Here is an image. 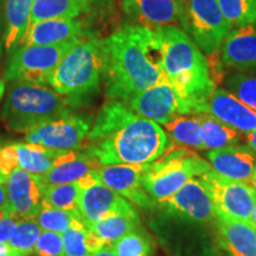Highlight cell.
Returning <instances> with one entry per match:
<instances>
[{
	"mask_svg": "<svg viewBox=\"0 0 256 256\" xmlns=\"http://www.w3.org/2000/svg\"><path fill=\"white\" fill-rule=\"evenodd\" d=\"M5 212H6V210H0V218L5 215Z\"/></svg>",
	"mask_w": 256,
	"mask_h": 256,
	"instance_id": "obj_46",
	"label": "cell"
},
{
	"mask_svg": "<svg viewBox=\"0 0 256 256\" xmlns=\"http://www.w3.org/2000/svg\"><path fill=\"white\" fill-rule=\"evenodd\" d=\"M101 166L98 159L86 151L64 152L56 159L54 168L46 174L40 176V178L44 186L78 183L82 179L94 174Z\"/></svg>",
	"mask_w": 256,
	"mask_h": 256,
	"instance_id": "obj_21",
	"label": "cell"
},
{
	"mask_svg": "<svg viewBox=\"0 0 256 256\" xmlns=\"http://www.w3.org/2000/svg\"><path fill=\"white\" fill-rule=\"evenodd\" d=\"M8 208L6 211L20 220L34 218L43 203L44 184L40 176L28 174L20 168H16L6 180Z\"/></svg>",
	"mask_w": 256,
	"mask_h": 256,
	"instance_id": "obj_15",
	"label": "cell"
},
{
	"mask_svg": "<svg viewBox=\"0 0 256 256\" xmlns=\"http://www.w3.org/2000/svg\"><path fill=\"white\" fill-rule=\"evenodd\" d=\"M42 228L34 218L18 220L17 226L8 244L20 256H30L40 238Z\"/></svg>",
	"mask_w": 256,
	"mask_h": 256,
	"instance_id": "obj_34",
	"label": "cell"
},
{
	"mask_svg": "<svg viewBox=\"0 0 256 256\" xmlns=\"http://www.w3.org/2000/svg\"><path fill=\"white\" fill-rule=\"evenodd\" d=\"M0 55H2V44H0Z\"/></svg>",
	"mask_w": 256,
	"mask_h": 256,
	"instance_id": "obj_48",
	"label": "cell"
},
{
	"mask_svg": "<svg viewBox=\"0 0 256 256\" xmlns=\"http://www.w3.org/2000/svg\"><path fill=\"white\" fill-rule=\"evenodd\" d=\"M80 42L55 46H19L10 52L4 78L10 82H30L46 86L54 70Z\"/></svg>",
	"mask_w": 256,
	"mask_h": 256,
	"instance_id": "obj_7",
	"label": "cell"
},
{
	"mask_svg": "<svg viewBox=\"0 0 256 256\" xmlns=\"http://www.w3.org/2000/svg\"><path fill=\"white\" fill-rule=\"evenodd\" d=\"M34 254V256H64L62 234L42 230Z\"/></svg>",
	"mask_w": 256,
	"mask_h": 256,
	"instance_id": "obj_36",
	"label": "cell"
},
{
	"mask_svg": "<svg viewBox=\"0 0 256 256\" xmlns=\"http://www.w3.org/2000/svg\"><path fill=\"white\" fill-rule=\"evenodd\" d=\"M220 60L226 68L238 72L256 70V22L230 31L222 46Z\"/></svg>",
	"mask_w": 256,
	"mask_h": 256,
	"instance_id": "obj_19",
	"label": "cell"
},
{
	"mask_svg": "<svg viewBox=\"0 0 256 256\" xmlns=\"http://www.w3.org/2000/svg\"><path fill=\"white\" fill-rule=\"evenodd\" d=\"M4 92H5V86H4V82L0 80V101H2V95H4Z\"/></svg>",
	"mask_w": 256,
	"mask_h": 256,
	"instance_id": "obj_44",
	"label": "cell"
},
{
	"mask_svg": "<svg viewBox=\"0 0 256 256\" xmlns=\"http://www.w3.org/2000/svg\"><path fill=\"white\" fill-rule=\"evenodd\" d=\"M78 185L81 194L78 209L86 226L112 215L138 212L130 200L96 180L92 174L80 180Z\"/></svg>",
	"mask_w": 256,
	"mask_h": 256,
	"instance_id": "obj_12",
	"label": "cell"
},
{
	"mask_svg": "<svg viewBox=\"0 0 256 256\" xmlns=\"http://www.w3.org/2000/svg\"><path fill=\"white\" fill-rule=\"evenodd\" d=\"M220 235L232 256H256V228L252 222L217 220Z\"/></svg>",
	"mask_w": 256,
	"mask_h": 256,
	"instance_id": "obj_22",
	"label": "cell"
},
{
	"mask_svg": "<svg viewBox=\"0 0 256 256\" xmlns=\"http://www.w3.org/2000/svg\"><path fill=\"white\" fill-rule=\"evenodd\" d=\"M158 204L171 215L191 222L206 223L216 218L209 192L200 177L190 179L172 196Z\"/></svg>",
	"mask_w": 256,
	"mask_h": 256,
	"instance_id": "obj_16",
	"label": "cell"
},
{
	"mask_svg": "<svg viewBox=\"0 0 256 256\" xmlns=\"http://www.w3.org/2000/svg\"><path fill=\"white\" fill-rule=\"evenodd\" d=\"M110 248L116 256H153L154 243L148 234L139 228L110 243Z\"/></svg>",
	"mask_w": 256,
	"mask_h": 256,
	"instance_id": "obj_30",
	"label": "cell"
},
{
	"mask_svg": "<svg viewBox=\"0 0 256 256\" xmlns=\"http://www.w3.org/2000/svg\"><path fill=\"white\" fill-rule=\"evenodd\" d=\"M254 179H256V165H255V172H254Z\"/></svg>",
	"mask_w": 256,
	"mask_h": 256,
	"instance_id": "obj_47",
	"label": "cell"
},
{
	"mask_svg": "<svg viewBox=\"0 0 256 256\" xmlns=\"http://www.w3.org/2000/svg\"><path fill=\"white\" fill-rule=\"evenodd\" d=\"M18 220L12 217L6 211L5 215L0 218V242H8L14 235Z\"/></svg>",
	"mask_w": 256,
	"mask_h": 256,
	"instance_id": "obj_38",
	"label": "cell"
},
{
	"mask_svg": "<svg viewBox=\"0 0 256 256\" xmlns=\"http://www.w3.org/2000/svg\"><path fill=\"white\" fill-rule=\"evenodd\" d=\"M34 0H8L6 2L5 46L12 52L20 46L26 34Z\"/></svg>",
	"mask_w": 256,
	"mask_h": 256,
	"instance_id": "obj_23",
	"label": "cell"
},
{
	"mask_svg": "<svg viewBox=\"0 0 256 256\" xmlns=\"http://www.w3.org/2000/svg\"><path fill=\"white\" fill-rule=\"evenodd\" d=\"M208 162L215 174L240 183H254L256 156L247 146H228L206 152Z\"/></svg>",
	"mask_w": 256,
	"mask_h": 256,
	"instance_id": "obj_17",
	"label": "cell"
},
{
	"mask_svg": "<svg viewBox=\"0 0 256 256\" xmlns=\"http://www.w3.org/2000/svg\"><path fill=\"white\" fill-rule=\"evenodd\" d=\"M34 220L40 224L42 230L60 234H63L78 220H83L78 211L57 209V208L49 206L44 203H42L40 209Z\"/></svg>",
	"mask_w": 256,
	"mask_h": 256,
	"instance_id": "obj_31",
	"label": "cell"
},
{
	"mask_svg": "<svg viewBox=\"0 0 256 256\" xmlns=\"http://www.w3.org/2000/svg\"><path fill=\"white\" fill-rule=\"evenodd\" d=\"M211 166L200 156L180 148L166 152L151 162L142 177V186L154 203H160L177 192L192 178L210 171Z\"/></svg>",
	"mask_w": 256,
	"mask_h": 256,
	"instance_id": "obj_6",
	"label": "cell"
},
{
	"mask_svg": "<svg viewBox=\"0 0 256 256\" xmlns=\"http://www.w3.org/2000/svg\"><path fill=\"white\" fill-rule=\"evenodd\" d=\"M104 75V40H82L58 63L49 80V86L75 106L98 90Z\"/></svg>",
	"mask_w": 256,
	"mask_h": 256,
	"instance_id": "obj_5",
	"label": "cell"
},
{
	"mask_svg": "<svg viewBox=\"0 0 256 256\" xmlns=\"http://www.w3.org/2000/svg\"><path fill=\"white\" fill-rule=\"evenodd\" d=\"M89 132L90 122L83 116L70 113L28 130L25 142L56 152L78 151L87 142Z\"/></svg>",
	"mask_w": 256,
	"mask_h": 256,
	"instance_id": "obj_11",
	"label": "cell"
},
{
	"mask_svg": "<svg viewBox=\"0 0 256 256\" xmlns=\"http://www.w3.org/2000/svg\"><path fill=\"white\" fill-rule=\"evenodd\" d=\"M92 256H116V254L112 250L110 246H104V247H102L101 249H98V252H94Z\"/></svg>",
	"mask_w": 256,
	"mask_h": 256,
	"instance_id": "obj_42",
	"label": "cell"
},
{
	"mask_svg": "<svg viewBox=\"0 0 256 256\" xmlns=\"http://www.w3.org/2000/svg\"><path fill=\"white\" fill-rule=\"evenodd\" d=\"M81 188L78 183L46 185L44 188L43 203L57 209L78 211V197Z\"/></svg>",
	"mask_w": 256,
	"mask_h": 256,
	"instance_id": "obj_32",
	"label": "cell"
},
{
	"mask_svg": "<svg viewBox=\"0 0 256 256\" xmlns=\"http://www.w3.org/2000/svg\"><path fill=\"white\" fill-rule=\"evenodd\" d=\"M154 34L162 70L170 83L191 106L194 115L208 113L215 83L204 54L186 32L177 26L158 28Z\"/></svg>",
	"mask_w": 256,
	"mask_h": 256,
	"instance_id": "obj_3",
	"label": "cell"
},
{
	"mask_svg": "<svg viewBox=\"0 0 256 256\" xmlns=\"http://www.w3.org/2000/svg\"><path fill=\"white\" fill-rule=\"evenodd\" d=\"M208 113L241 133L248 134L256 130V110L224 88H215L212 92Z\"/></svg>",
	"mask_w": 256,
	"mask_h": 256,
	"instance_id": "obj_18",
	"label": "cell"
},
{
	"mask_svg": "<svg viewBox=\"0 0 256 256\" xmlns=\"http://www.w3.org/2000/svg\"><path fill=\"white\" fill-rule=\"evenodd\" d=\"M6 180H8V177L2 174V172L0 171V184H6Z\"/></svg>",
	"mask_w": 256,
	"mask_h": 256,
	"instance_id": "obj_45",
	"label": "cell"
},
{
	"mask_svg": "<svg viewBox=\"0 0 256 256\" xmlns=\"http://www.w3.org/2000/svg\"><path fill=\"white\" fill-rule=\"evenodd\" d=\"M0 256H20L14 250L8 242H0Z\"/></svg>",
	"mask_w": 256,
	"mask_h": 256,
	"instance_id": "obj_39",
	"label": "cell"
},
{
	"mask_svg": "<svg viewBox=\"0 0 256 256\" xmlns=\"http://www.w3.org/2000/svg\"><path fill=\"white\" fill-rule=\"evenodd\" d=\"M150 164H113L102 165L94 172V178L106 186L121 194L134 206L152 210L154 202L142 186V177Z\"/></svg>",
	"mask_w": 256,
	"mask_h": 256,
	"instance_id": "obj_14",
	"label": "cell"
},
{
	"mask_svg": "<svg viewBox=\"0 0 256 256\" xmlns=\"http://www.w3.org/2000/svg\"><path fill=\"white\" fill-rule=\"evenodd\" d=\"M200 179L209 192L216 220L252 222L256 202L254 185L229 180L212 170L202 174Z\"/></svg>",
	"mask_w": 256,
	"mask_h": 256,
	"instance_id": "obj_8",
	"label": "cell"
},
{
	"mask_svg": "<svg viewBox=\"0 0 256 256\" xmlns=\"http://www.w3.org/2000/svg\"><path fill=\"white\" fill-rule=\"evenodd\" d=\"M16 168H18L17 154H16V144L2 147L0 148V171L2 172V174L8 177Z\"/></svg>",
	"mask_w": 256,
	"mask_h": 256,
	"instance_id": "obj_37",
	"label": "cell"
},
{
	"mask_svg": "<svg viewBox=\"0 0 256 256\" xmlns=\"http://www.w3.org/2000/svg\"><path fill=\"white\" fill-rule=\"evenodd\" d=\"M62 153L64 152L52 151L42 145L16 144L18 168L36 176L46 174Z\"/></svg>",
	"mask_w": 256,
	"mask_h": 256,
	"instance_id": "obj_25",
	"label": "cell"
},
{
	"mask_svg": "<svg viewBox=\"0 0 256 256\" xmlns=\"http://www.w3.org/2000/svg\"><path fill=\"white\" fill-rule=\"evenodd\" d=\"M232 28H243L256 22V0H216Z\"/></svg>",
	"mask_w": 256,
	"mask_h": 256,
	"instance_id": "obj_33",
	"label": "cell"
},
{
	"mask_svg": "<svg viewBox=\"0 0 256 256\" xmlns=\"http://www.w3.org/2000/svg\"><path fill=\"white\" fill-rule=\"evenodd\" d=\"M188 11L186 34L203 54L216 52L232 30L216 0H188Z\"/></svg>",
	"mask_w": 256,
	"mask_h": 256,
	"instance_id": "obj_9",
	"label": "cell"
},
{
	"mask_svg": "<svg viewBox=\"0 0 256 256\" xmlns=\"http://www.w3.org/2000/svg\"><path fill=\"white\" fill-rule=\"evenodd\" d=\"M252 226L256 228V202H255V206H254V210H252Z\"/></svg>",
	"mask_w": 256,
	"mask_h": 256,
	"instance_id": "obj_43",
	"label": "cell"
},
{
	"mask_svg": "<svg viewBox=\"0 0 256 256\" xmlns=\"http://www.w3.org/2000/svg\"><path fill=\"white\" fill-rule=\"evenodd\" d=\"M124 104L139 116L162 126L182 115H194L191 106L178 94L168 80L139 92Z\"/></svg>",
	"mask_w": 256,
	"mask_h": 256,
	"instance_id": "obj_10",
	"label": "cell"
},
{
	"mask_svg": "<svg viewBox=\"0 0 256 256\" xmlns=\"http://www.w3.org/2000/svg\"><path fill=\"white\" fill-rule=\"evenodd\" d=\"M64 256H92L104 243L96 238L83 220L72 224L62 234Z\"/></svg>",
	"mask_w": 256,
	"mask_h": 256,
	"instance_id": "obj_27",
	"label": "cell"
},
{
	"mask_svg": "<svg viewBox=\"0 0 256 256\" xmlns=\"http://www.w3.org/2000/svg\"><path fill=\"white\" fill-rule=\"evenodd\" d=\"M226 90L232 92L252 110H256V76L246 72H235L224 82Z\"/></svg>",
	"mask_w": 256,
	"mask_h": 256,
	"instance_id": "obj_35",
	"label": "cell"
},
{
	"mask_svg": "<svg viewBox=\"0 0 256 256\" xmlns=\"http://www.w3.org/2000/svg\"><path fill=\"white\" fill-rule=\"evenodd\" d=\"M246 142H247L248 148H250L252 152H256V130L246 134Z\"/></svg>",
	"mask_w": 256,
	"mask_h": 256,
	"instance_id": "obj_40",
	"label": "cell"
},
{
	"mask_svg": "<svg viewBox=\"0 0 256 256\" xmlns=\"http://www.w3.org/2000/svg\"><path fill=\"white\" fill-rule=\"evenodd\" d=\"M88 229L106 246H110L127 234L142 228L139 214H120L112 215L98 222L88 224Z\"/></svg>",
	"mask_w": 256,
	"mask_h": 256,
	"instance_id": "obj_26",
	"label": "cell"
},
{
	"mask_svg": "<svg viewBox=\"0 0 256 256\" xmlns=\"http://www.w3.org/2000/svg\"><path fill=\"white\" fill-rule=\"evenodd\" d=\"M89 8V0H34L28 28L48 19L76 18Z\"/></svg>",
	"mask_w": 256,
	"mask_h": 256,
	"instance_id": "obj_24",
	"label": "cell"
},
{
	"mask_svg": "<svg viewBox=\"0 0 256 256\" xmlns=\"http://www.w3.org/2000/svg\"><path fill=\"white\" fill-rule=\"evenodd\" d=\"M74 106L66 96L46 86L30 82H12L2 108V120L16 132L28 130L70 114Z\"/></svg>",
	"mask_w": 256,
	"mask_h": 256,
	"instance_id": "obj_4",
	"label": "cell"
},
{
	"mask_svg": "<svg viewBox=\"0 0 256 256\" xmlns=\"http://www.w3.org/2000/svg\"><path fill=\"white\" fill-rule=\"evenodd\" d=\"M8 208V194H6V186L0 184V210H6Z\"/></svg>",
	"mask_w": 256,
	"mask_h": 256,
	"instance_id": "obj_41",
	"label": "cell"
},
{
	"mask_svg": "<svg viewBox=\"0 0 256 256\" xmlns=\"http://www.w3.org/2000/svg\"><path fill=\"white\" fill-rule=\"evenodd\" d=\"M122 8L139 25L150 30L177 26L188 31L186 0H122Z\"/></svg>",
	"mask_w": 256,
	"mask_h": 256,
	"instance_id": "obj_13",
	"label": "cell"
},
{
	"mask_svg": "<svg viewBox=\"0 0 256 256\" xmlns=\"http://www.w3.org/2000/svg\"><path fill=\"white\" fill-rule=\"evenodd\" d=\"M164 128L172 142L178 145L203 150L204 130L197 115L194 116L182 115L166 124Z\"/></svg>",
	"mask_w": 256,
	"mask_h": 256,
	"instance_id": "obj_29",
	"label": "cell"
},
{
	"mask_svg": "<svg viewBox=\"0 0 256 256\" xmlns=\"http://www.w3.org/2000/svg\"><path fill=\"white\" fill-rule=\"evenodd\" d=\"M204 130L203 150H218L234 146L242 140V133L226 126L209 113L196 114Z\"/></svg>",
	"mask_w": 256,
	"mask_h": 256,
	"instance_id": "obj_28",
	"label": "cell"
},
{
	"mask_svg": "<svg viewBox=\"0 0 256 256\" xmlns=\"http://www.w3.org/2000/svg\"><path fill=\"white\" fill-rule=\"evenodd\" d=\"M106 94L126 104L133 96L165 81L162 55L153 30L124 25L104 40Z\"/></svg>",
	"mask_w": 256,
	"mask_h": 256,
	"instance_id": "obj_2",
	"label": "cell"
},
{
	"mask_svg": "<svg viewBox=\"0 0 256 256\" xmlns=\"http://www.w3.org/2000/svg\"><path fill=\"white\" fill-rule=\"evenodd\" d=\"M86 152L101 165L150 164L168 152L170 140L158 124L110 100L98 112L87 136Z\"/></svg>",
	"mask_w": 256,
	"mask_h": 256,
	"instance_id": "obj_1",
	"label": "cell"
},
{
	"mask_svg": "<svg viewBox=\"0 0 256 256\" xmlns=\"http://www.w3.org/2000/svg\"><path fill=\"white\" fill-rule=\"evenodd\" d=\"M84 28L75 18L48 19L28 28L20 46H55V44L82 42Z\"/></svg>",
	"mask_w": 256,
	"mask_h": 256,
	"instance_id": "obj_20",
	"label": "cell"
}]
</instances>
